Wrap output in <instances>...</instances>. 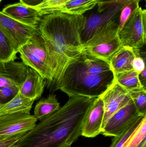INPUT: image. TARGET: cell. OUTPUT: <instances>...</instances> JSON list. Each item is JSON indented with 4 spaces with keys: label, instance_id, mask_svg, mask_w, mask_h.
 I'll return each instance as SVG.
<instances>
[{
    "label": "cell",
    "instance_id": "1",
    "mask_svg": "<svg viewBox=\"0 0 146 147\" xmlns=\"http://www.w3.org/2000/svg\"><path fill=\"white\" fill-rule=\"evenodd\" d=\"M85 20L83 15L63 13L42 17L37 28L48 54L51 77L46 85L50 90H56L68 65L83 51L80 34Z\"/></svg>",
    "mask_w": 146,
    "mask_h": 147
},
{
    "label": "cell",
    "instance_id": "2",
    "mask_svg": "<svg viewBox=\"0 0 146 147\" xmlns=\"http://www.w3.org/2000/svg\"><path fill=\"white\" fill-rule=\"evenodd\" d=\"M97 98L78 96L69 97L67 103L40 121L25 133L18 147H55L72 144L81 136L87 112Z\"/></svg>",
    "mask_w": 146,
    "mask_h": 147
},
{
    "label": "cell",
    "instance_id": "3",
    "mask_svg": "<svg viewBox=\"0 0 146 147\" xmlns=\"http://www.w3.org/2000/svg\"><path fill=\"white\" fill-rule=\"evenodd\" d=\"M115 75L109 63L83 51L69 63L57 85L69 97L97 98L114 83Z\"/></svg>",
    "mask_w": 146,
    "mask_h": 147
},
{
    "label": "cell",
    "instance_id": "4",
    "mask_svg": "<svg viewBox=\"0 0 146 147\" xmlns=\"http://www.w3.org/2000/svg\"><path fill=\"white\" fill-rule=\"evenodd\" d=\"M136 0H97V11L85 16V26L80 34L83 47L105 26L120 20L123 9Z\"/></svg>",
    "mask_w": 146,
    "mask_h": 147
},
{
    "label": "cell",
    "instance_id": "5",
    "mask_svg": "<svg viewBox=\"0 0 146 147\" xmlns=\"http://www.w3.org/2000/svg\"><path fill=\"white\" fill-rule=\"evenodd\" d=\"M119 21L108 23L87 43L83 51L109 63L112 56L123 47L118 37Z\"/></svg>",
    "mask_w": 146,
    "mask_h": 147
},
{
    "label": "cell",
    "instance_id": "6",
    "mask_svg": "<svg viewBox=\"0 0 146 147\" xmlns=\"http://www.w3.org/2000/svg\"><path fill=\"white\" fill-rule=\"evenodd\" d=\"M18 53L22 62L38 72L46 80V84L50 80L51 70L48 54L39 32L19 48Z\"/></svg>",
    "mask_w": 146,
    "mask_h": 147
},
{
    "label": "cell",
    "instance_id": "7",
    "mask_svg": "<svg viewBox=\"0 0 146 147\" xmlns=\"http://www.w3.org/2000/svg\"><path fill=\"white\" fill-rule=\"evenodd\" d=\"M118 37L123 47L134 50L142 48L146 44V9H137L119 30Z\"/></svg>",
    "mask_w": 146,
    "mask_h": 147
},
{
    "label": "cell",
    "instance_id": "8",
    "mask_svg": "<svg viewBox=\"0 0 146 147\" xmlns=\"http://www.w3.org/2000/svg\"><path fill=\"white\" fill-rule=\"evenodd\" d=\"M145 115L139 113L131 99L126 105L108 119L101 134L106 136L115 137L119 136L131 124Z\"/></svg>",
    "mask_w": 146,
    "mask_h": 147
},
{
    "label": "cell",
    "instance_id": "9",
    "mask_svg": "<svg viewBox=\"0 0 146 147\" xmlns=\"http://www.w3.org/2000/svg\"><path fill=\"white\" fill-rule=\"evenodd\" d=\"M0 30L11 42L15 51L38 32L37 28L24 25L0 11Z\"/></svg>",
    "mask_w": 146,
    "mask_h": 147
},
{
    "label": "cell",
    "instance_id": "10",
    "mask_svg": "<svg viewBox=\"0 0 146 147\" xmlns=\"http://www.w3.org/2000/svg\"><path fill=\"white\" fill-rule=\"evenodd\" d=\"M37 120L31 113L0 115V140L13 137L32 129Z\"/></svg>",
    "mask_w": 146,
    "mask_h": 147
},
{
    "label": "cell",
    "instance_id": "11",
    "mask_svg": "<svg viewBox=\"0 0 146 147\" xmlns=\"http://www.w3.org/2000/svg\"><path fill=\"white\" fill-rule=\"evenodd\" d=\"M104 104V115L102 129L108 119L131 100L128 92L115 80L112 85L99 97Z\"/></svg>",
    "mask_w": 146,
    "mask_h": 147
},
{
    "label": "cell",
    "instance_id": "12",
    "mask_svg": "<svg viewBox=\"0 0 146 147\" xmlns=\"http://www.w3.org/2000/svg\"><path fill=\"white\" fill-rule=\"evenodd\" d=\"M27 66L15 60L0 63V88L19 87L25 78Z\"/></svg>",
    "mask_w": 146,
    "mask_h": 147
},
{
    "label": "cell",
    "instance_id": "13",
    "mask_svg": "<svg viewBox=\"0 0 146 147\" xmlns=\"http://www.w3.org/2000/svg\"><path fill=\"white\" fill-rule=\"evenodd\" d=\"M1 12L20 23L35 28H37L43 17L34 8L20 2L7 5Z\"/></svg>",
    "mask_w": 146,
    "mask_h": 147
},
{
    "label": "cell",
    "instance_id": "14",
    "mask_svg": "<svg viewBox=\"0 0 146 147\" xmlns=\"http://www.w3.org/2000/svg\"><path fill=\"white\" fill-rule=\"evenodd\" d=\"M104 115L103 102L100 98H97L86 116L81 136L87 138H94L101 134Z\"/></svg>",
    "mask_w": 146,
    "mask_h": 147
},
{
    "label": "cell",
    "instance_id": "15",
    "mask_svg": "<svg viewBox=\"0 0 146 147\" xmlns=\"http://www.w3.org/2000/svg\"><path fill=\"white\" fill-rule=\"evenodd\" d=\"M46 86V80L36 71L27 67L25 78L19 87L22 96L34 100L41 98Z\"/></svg>",
    "mask_w": 146,
    "mask_h": 147
},
{
    "label": "cell",
    "instance_id": "16",
    "mask_svg": "<svg viewBox=\"0 0 146 147\" xmlns=\"http://www.w3.org/2000/svg\"><path fill=\"white\" fill-rule=\"evenodd\" d=\"M134 50L123 46L112 56L110 65L115 75L133 69V63L135 57Z\"/></svg>",
    "mask_w": 146,
    "mask_h": 147
},
{
    "label": "cell",
    "instance_id": "17",
    "mask_svg": "<svg viewBox=\"0 0 146 147\" xmlns=\"http://www.w3.org/2000/svg\"><path fill=\"white\" fill-rule=\"evenodd\" d=\"M35 100L22 96L19 92L0 107V115L19 113H30Z\"/></svg>",
    "mask_w": 146,
    "mask_h": 147
},
{
    "label": "cell",
    "instance_id": "18",
    "mask_svg": "<svg viewBox=\"0 0 146 147\" xmlns=\"http://www.w3.org/2000/svg\"><path fill=\"white\" fill-rule=\"evenodd\" d=\"M97 4V0H70L55 8L52 13H63L81 15L94 8Z\"/></svg>",
    "mask_w": 146,
    "mask_h": 147
},
{
    "label": "cell",
    "instance_id": "19",
    "mask_svg": "<svg viewBox=\"0 0 146 147\" xmlns=\"http://www.w3.org/2000/svg\"><path fill=\"white\" fill-rule=\"evenodd\" d=\"M60 107V103L56 95L51 94L37 103L34 108L33 115L37 120L41 121L58 110Z\"/></svg>",
    "mask_w": 146,
    "mask_h": 147
},
{
    "label": "cell",
    "instance_id": "20",
    "mask_svg": "<svg viewBox=\"0 0 146 147\" xmlns=\"http://www.w3.org/2000/svg\"><path fill=\"white\" fill-rule=\"evenodd\" d=\"M139 73L133 69L115 75V80L128 92L145 90L139 80Z\"/></svg>",
    "mask_w": 146,
    "mask_h": 147
},
{
    "label": "cell",
    "instance_id": "21",
    "mask_svg": "<svg viewBox=\"0 0 146 147\" xmlns=\"http://www.w3.org/2000/svg\"><path fill=\"white\" fill-rule=\"evenodd\" d=\"M146 143V115L126 142L125 147H142Z\"/></svg>",
    "mask_w": 146,
    "mask_h": 147
},
{
    "label": "cell",
    "instance_id": "22",
    "mask_svg": "<svg viewBox=\"0 0 146 147\" xmlns=\"http://www.w3.org/2000/svg\"><path fill=\"white\" fill-rule=\"evenodd\" d=\"M17 53L11 42L0 30V63L15 60Z\"/></svg>",
    "mask_w": 146,
    "mask_h": 147
},
{
    "label": "cell",
    "instance_id": "23",
    "mask_svg": "<svg viewBox=\"0 0 146 147\" xmlns=\"http://www.w3.org/2000/svg\"><path fill=\"white\" fill-rule=\"evenodd\" d=\"M143 117L131 124L121 134L114 137L109 147H125L128 140L136 130Z\"/></svg>",
    "mask_w": 146,
    "mask_h": 147
},
{
    "label": "cell",
    "instance_id": "24",
    "mask_svg": "<svg viewBox=\"0 0 146 147\" xmlns=\"http://www.w3.org/2000/svg\"><path fill=\"white\" fill-rule=\"evenodd\" d=\"M128 92L139 113L143 115H146V90L141 89Z\"/></svg>",
    "mask_w": 146,
    "mask_h": 147
},
{
    "label": "cell",
    "instance_id": "25",
    "mask_svg": "<svg viewBox=\"0 0 146 147\" xmlns=\"http://www.w3.org/2000/svg\"><path fill=\"white\" fill-rule=\"evenodd\" d=\"M69 1L70 0H43L40 4L32 7L35 9L43 17L52 13L55 8Z\"/></svg>",
    "mask_w": 146,
    "mask_h": 147
},
{
    "label": "cell",
    "instance_id": "26",
    "mask_svg": "<svg viewBox=\"0 0 146 147\" xmlns=\"http://www.w3.org/2000/svg\"><path fill=\"white\" fill-rule=\"evenodd\" d=\"M139 2V0H136L127 5L123 9L120 16L119 30L122 28L130 15L140 7Z\"/></svg>",
    "mask_w": 146,
    "mask_h": 147
},
{
    "label": "cell",
    "instance_id": "27",
    "mask_svg": "<svg viewBox=\"0 0 146 147\" xmlns=\"http://www.w3.org/2000/svg\"><path fill=\"white\" fill-rule=\"evenodd\" d=\"M19 87L7 86L0 88V104L3 105L10 101L19 92Z\"/></svg>",
    "mask_w": 146,
    "mask_h": 147
},
{
    "label": "cell",
    "instance_id": "28",
    "mask_svg": "<svg viewBox=\"0 0 146 147\" xmlns=\"http://www.w3.org/2000/svg\"><path fill=\"white\" fill-rule=\"evenodd\" d=\"M134 50L135 56L132 65L133 69L137 73H139L146 69L145 57H143V54L145 53L142 55L141 54V52H140V49Z\"/></svg>",
    "mask_w": 146,
    "mask_h": 147
},
{
    "label": "cell",
    "instance_id": "29",
    "mask_svg": "<svg viewBox=\"0 0 146 147\" xmlns=\"http://www.w3.org/2000/svg\"><path fill=\"white\" fill-rule=\"evenodd\" d=\"M25 133H22L10 138L0 140V147H18L17 143Z\"/></svg>",
    "mask_w": 146,
    "mask_h": 147
},
{
    "label": "cell",
    "instance_id": "30",
    "mask_svg": "<svg viewBox=\"0 0 146 147\" xmlns=\"http://www.w3.org/2000/svg\"><path fill=\"white\" fill-rule=\"evenodd\" d=\"M19 1L23 4L30 7H33L40 4L43 0H20Z\"/></svg>",
    "mask_w": 146,
    "mask_h": 147
},
{
    "label": "cell",
    "instance_id": "31",
    "mask_svg": "<svg viewBox=\"0 0 146 147\" xmlns=\"http://www.w3.org/2000/svg\"><path fill=\"white\" fill-rule=\"evenodd\" d=\"M139 80L142 87L146 90V69L140 72L138 74Z\"/></svg>",
    "mask_w": 146,
    "mask_h": 147
},
{
    "label": "cell",
    "instance_id": "32",
    "mask_svg": "<svg viewBox=\"0 0 146 147\" xmlns=\"http://www.w3.org/2000/svg\"><path fill=\"white\" fill-rule=\"evenodd\" d=\"M71 146H72V145H70V144L65 143L61 144V145L55 147H71Z\"/></svg>",
    "mask_w": 146,
    "mask_h": 147
},
{
    "label": "cell",
    "instance_id": "33",
    "mask_svg": "<svg viewBox=\"0 0 146 147\" xmlns=\"http://www.w3.org/2000/svg\"><path fill=\"white\" fill-rule=\"evenodd\" d=\"M142 147H146V143H145Z\"/></svg>",
    "mask_w": 146,
    "mask_h": 147
},
{
    "label": "cell",
    "instance_id": "34",
    "mask_svg": "<svg viewBox=\"0 0 146 147\" xmlns=\"http://www.w3.org/2000/svg\"><path fill=\"white\" fill-rule=\"evenodd\" d=\"M2 1V0H0V3Z\"/></svg>",
    "mask_w": 146,
    "mask_h": 147
},
{
    "label": "cell",
    "instance_id": "35",
    "mask_svg": "<svg viewBox=\"0 0 146 147\" xmlns=\"http://www.w3.org/2000/svg\"><path fill=\"white\" fill-rule=\"evenodd\" d=\"M2 105H1V104H0V107H1V106H2Z\"/></svg>",
    "mask_w": 146,
    "mask_h": 147
},
{
    "label": "cell",
    "instance_id": "36",
    "mask_svg": "<svg viewBox=\"0 0 146 147\" xmlns=\"http://www.w3.org/2000/svg\"><path fill=\"white\" fill-rule=\"evenodd\" d=\"M143 1V0H139L140 1Z\"/></svg>",
    "mask_w": 146,
    "mask_h": 147
},
{
    "label": "cell",
    "instance_id": "37",
    "mask_svg": "<svg viewBox=\"0 0 146 147\" xmlns=\"http://www.w3.org/2000/svg\"><path fill=\"white\" fill-rule=\"evenodd\" d=\"M19 1H20V0H19Z\"/></svg>",
    "mask_w": 146,
    "mask_h": 147
}]
</instances>
